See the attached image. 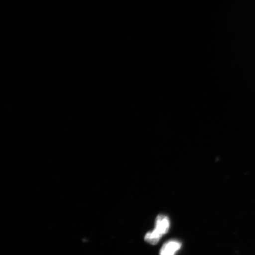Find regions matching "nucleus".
Returning <instances> with one entry per match:
<instances>
[{"mask_svg": "<svg viewBox=\"0 0 255 255\" xmlns=\"http://www.w3.org/2000/svg\"><path fill=\"white\" fill-rule=\"evenodd\" d=\"M170 228V219L167 216L160 215L157 216L155 222V230L159 233L162 237L167 234Z\"/></svg>", "mask_w": 255, "mask_h": 255, "instance_id": "nucleus-1", "label": "nucleus"}, {"mask_svg": "<svg viewBox=\"0 0 255 255\" xmlns=\"http://www.w3.org/2000/svg\"><path fill=\"white\" fill-rule=\"evenodd\" d=\"M180 242L176 240L169 241L165 243L160 250V255H175L181 247Z\"/></svg>", "mask_w": 255, "mask_h": 255, "instance_id": "nucleus-2", "label": "nucleus"}, {"mask_svg": "<svg viewBox=\"0 0 255 255\" xmlns=\"http://www.w3.org/2000/svg\"><path fill=\"white\" fill-rule=\"evenodd\" d=\"M161 237L162 236L154 229V231L149 232L146 234L145 240L149 244L156 245L158 243Z\"/></svg>", "mask_w": 255, "mask_h": 255, "instance_id": "nucleus-3", "label": "nucleus"}]
</instances>
